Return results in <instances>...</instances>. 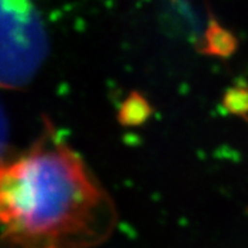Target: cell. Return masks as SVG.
<instances>
[{"label": "cell", "instance_id": "cell-2", "mask_svg": "<svg viewBox=\"0 0 248 248\" xmlns=\"http://www.w3.org/2000/svg\"><path fill=\"white\" fill-rule=\"evenodd\" d=\"M237 47L238 39L234 33L223 27L216 16L210 13L208 26L202 37V52L213 57L228 59L237 51Z\"/></svg>", "mask_w": 248, "mask_h": 248}, {"label": "cell", "instance_id": "cell-3", "mask_svg": "<svg viewBox=\"0 0 248 248\" xmlns=\"http://www.w3.org/2000/svg\"><path fill=\"white\" fill-rule=\"evenodd\" d=\"M152 115L150 101L138 92H132L124 99L119 111L118 121L124 127H138L148 121Z\"/></svg>", "mask_w": 248, "mask_h": 248}, {"label": "cell", "instance_id": "cell-4", "mask_svg": "<svg viewBox=\"0 0 248 248\" xmlns=\"http://www.w3.org/2000/svg\"><path fill=\"white\" fill-rule=\"evenodd\" d=\"M223 108L235 117H248V85L238 84L229 88L223 96Z\"/></svg>", "mask_w": 248, "mask_h": 248}, {"label": "cell", "instance_id": "cell-1", "mask_svg": "<svg viewBox=\"0 0 248 248\" xmlns=\"http://www.w3.org/2000/svg\"><path fill=\"white\" fill-rule=\"evenodd\" d=\"M0 214L12 248H90L115 223L110 196L51 124L1 167Z\"/></svg>", "mask_w": 248, "mask_h": 248}]
</instances>
